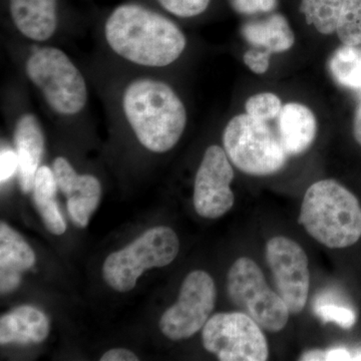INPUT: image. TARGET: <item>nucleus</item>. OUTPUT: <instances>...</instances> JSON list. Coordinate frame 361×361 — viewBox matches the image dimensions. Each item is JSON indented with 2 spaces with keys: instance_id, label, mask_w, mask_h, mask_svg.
<instances>
[{
  "instance_id": "f257e3e1",
  "label": "nucleus",
  "mask_w": 361,
  "mask_h": 361,
  "mask_svg": "<svg viewBox=\"0 0 361 361\" xmlns=\"http://www.w3.org/2000/svg\"><path fill=\"white\" fill-rule=\"evenodd\" d=\"M104 37L116 54L151 68L174 63L187 44L186 37L175 23L134 4L116 7L106 21Z\"/></svg>"
},
{
  "instance_id": "f03ea898",
  "label": "nucleus",
  "mask_w": 361,
  "mask_h": 361,
  "mask_svg": "<svg viewBox=\"0 0 361 361\" xmlns=\"http://www.w3.org/2000/svg\"><path fill=\"white\" fill-rule=\"evenodd\" d=\"M123 109L135 137L154 153L174 148L186 128L184 104L175 90L161 80H133L123 92Z\"/></svg>"
},
{
  "instance_id": "7ed1b4c3",
  "label": "nucleus",
  "mask_w": 361,
  "mask_h": 361,
  "mask_svg": "<svg viewBox=\"0 0 361 361\" xmlns=\"http://www.w3.org/2000/svg\"><path fill=\"white\" fill-rule=\"evenodd\" d=\"M299 223L329 248L355 245L361 237L360 201L336 180H318L304 195Z\"/></svg>"
},
{
  "instance_id": "20e7f679",
  "label": "nucleus",
  "mask_w": 361,
  "mask_h": 361,
  "mask_svg": "<svg viewBox=\"0 0 361 361\" xmlns=\"http://www.w3.org/2000/svg\"><path fill=\"white\" fill-rule=\"evenodd\" d=\"M223 145L233 165L247 175L277 174L288 160L278 133L248 114L234 116L227 123Z\"/></svg>"
},
{
  "instance_id": "39448f33",
  "label": "nucleus",
  "mask_w": 361,
  "mask_h": 361,
  "mask_svg": "<svg viewBox=\"0 0 361 361\" xmlns=\"http://www.w3.org/2000/svg\"><path fill=\"white\" fill-rule=\"evenodd\" d=\"M26 75L59 115L73 116L85 108L87 84L71 59L56 47L37 49L26 61Z\"/></svg>"
},
{
  "instance_id": "423d86ee",
  "label": "nucleus",
  "mask_w": 361,
  "mask_h": 361,
  "mask_svg": "<svg viewBox=\"0 0 361 361\" xmlns=\"http://www.w3.org/2000/svg\"><path fill=\"white\" fill-rule=\"evenodd\" d=\"M179 250L174 230L165 226L152 228L130 245L108 256L103 265L104 280L116 291L132 290L145 271L170 264Z\"/></svg>"
},
{
  "instance_id": "0eeeda50",
  "label": "nucleus",
  "mask_w": 361,
  "mask_h": 361,
  "mask_svg": "<svg viewBox=\"0 0 361 361\" xmlns=\"http://www.w3.org/2000/svg\"><path fill=\"white\" fill-rule=\"evenodd\" d=\"M227 293L236 307L266 331L276 334L286 326L290 314L288 306L268 286L262 270L252 259L235 261L227 275Z\"/></svg>"
},
{
  "instance_id": "6e6552de",
  "label": "nucleus",
  "mask_w": 361,
  "mask_h": 361,
  "mask_svg": "<svg viewBox=\"0 0 361 361\" xmlns=\"http://www.w3.org/2000/svg\"><path fill=\"white\" fill-rule=\"evenodd\" d=\"M207 351L222 361H265L269 357L267 339L246 313L222 312L209 318L202 331Z\"/></svg>"
},
{
  "instance_id": "1a4fd4ad",
  "label": "nucleus",
  "mask_w": 361,
  "mask_h": 361,
  "mask_svg": "<svg viewBox=\"0 0 361 361\" xmlns=\"http://www.w3.org/2000/svg\"><path fill=\"white\" fill-rule=\"evenodd\" d=\"M215 301L212 277L205 271H193L185 278L177 302L161 316L159 322L161 331L171 341L190 338L208 322Z\"/></svg>"
},
{
  "instance_id": "9d476101",
  "label": "nucleus",
  "mask_w": 361,
  "mask_h": 361,
  "mask_svg": "<svg viewBox=\"0 0 361 361\" xmlns=\"http://www.w3.org/2000/svg\"><path fill=\"white\" fill-rule=\"evenodd\" d=\"M266 260L277 293L291 314H298L305 308L310 295V274L305 251L287 237H273L266 245Z\"/></svg>"
},
{
  "instance_id": "9b49d317",
  "label": "nucleus",
  "mask_w": 361,
  "mask_h": 361,
  "mask_svg": "<svg viewBox=\"0 0 361 361\" xmlns=\"http://www.w3.org/2000/svg\"><path fill=\"white\" fill-rule=\"evenodd\" d=\"M230 161L221 147L214 145L206 149L194 185L195 210L201 217L218 219L234 205V171Z\"/></svg>"
},
{
  "instance_id": "f8f14e48",
  "label": "nucleus",
  "mask_w": 361,
  "mask_h": 361,
  "mask_svg": "<svg viewBox=\"0 0 361 361\" xmlns=\"http://www.w3.org/2000/svg\"><path fill=\"white\" fill-rule=\"evenodd\" d=\"M59 191L66 197L68 214L73 224L87 227L90 216L101 200V183L92 175H78L70 161L59 157L52 165Z\"/></svg>"
},
{
  "instance_id": "ddd939ff",
  "label": "nucleus",
  "mask_w": 361,
  "mask_h": 361,
  "mask_svg": "<svg viewBox=\"0 0 361 361\" xmlns=\"http://www.w3.org/2000/svg\"><path fill=\"white\" fill-rule=\"evenodd\" d=\"M14 146L18 157V179L23 193L32 191L35 175L44 153V135L32 114L18 118L14 130Z\"/></svg>"
},
{
  "instance_id": "4468645a",
  "label": "nucleus",
  "mask_w": 361,
  "mask_h": 361,
  "mask_svg": "<svg viewBox=\"0 0 361 361\" xmlns=\"http://www.w3.org/2000/svg\"><path fill=\"white\" fill-rule=\"evenodd\" d=\"M56 0H9L14 25L35 42L51 39L58 27Z\"/></svg>"
},
{
  "instance_id": "2eb2a0df",
  "label": "nucleus",
  "mask_w": 361,
  "mask_h": 361,
  "mask_svg": "<svg viewBox=\"0 0 361 361\" xmlns=\"http://www.w3.org/2000/svg\"><path fill=\"white\" fill-rule=\"evenodd\" d=\"M317 135L313 111L302 104L289 103L278 116V135L287 155L300 156L312 146Z\"/></svg>"
},
{
  "instance_id": "dca6fc26",
  "label": "nucleus",
  "mask_w": 361,
  "mask_h": 361,
  "mask_svg": "<svg viewBox=\"0 0 361 361\" xmlns=\"http://www.w3.org/2000/svg\"><path fill=\"white\" fill-rule=\"evenodd\" d=\"M35 263V252L18 232L0 224V290L13 291L20 283V273Z\"/></svg>"
},
{
  "instance_id": "f3484780",
  "label": "nucleus",
  "mask_w": 361,
  "mask_h": 361,
  "mask_svg": "<svg viewBox=\"0 0 361 361\" xmlns=\"http://www.w3.org/2000/svg\"><path fill=\"white\" fill-rule=\"evenodd\" d=\"M49 334V318L32 306H20L0 319V343H40Z\"/></svg>"
},
{
  "instance_id": "a211bd4d",
  "label": "nucleus",
  "mask_w": 361,
  "mask_h": 361,
  "mask_svg": "<svg viewBox=\"0 0 361 361\" xmlns=\"http://www.w3.org/2000/svg\"><path fill=\"white\" fill-rule=\"evenodd\" d=\"M241 32L247 42L270 54L289 51L295 42L288 21L279 13L265 20L248 21L242 26Z\"/></svg>"
},
{
  "instance_id": "6ab92c4d",
  "label": "nucleus",
  "mask_w": 361,
  "mask_h": 361,
  "mask_svg": "<svg viewBox=\"0 0 361 361\" xmlns=\"http://www.w3.org/2000/svg\"><path fill=\"white\" fill-rule=\"evenodd\" d=\"M58 190L54 171L47 166H40L32 188L35 207L49 231L54 235H63L66 224L56 201Z\"/></svg>"
},
{
  "instance_id": "aec40b11",
  "label": "nucleus",
  "mask_w": 361,
  "mask_h": 361,
  "mask_svg": "<svg viewBox=\"0 0 361 361\" xmlns=\"http://www.w3.org/2000/svg\"><path fill=\"white\" fill-rule=\"evenodd\" d=\"M332 78L341 87L361 90V44H342L332 54L329 63Z\"/></svg>"
},
{
  "instance_id": "412c9836",
  "label": "nucleus",
  "mask_w": 361,
  "mask_h": 361,
  "mask_svg": "<svg viewBox=\"0 0 361 361\" xmlns=\"http://www.w3.org/2000/svg\"><path fill=\"white\" fill-rule=\"evenodd\" d=\"M344 0H301L306 23L322 35L336 32Z\"/></svg>"
},
{
  "instance_id": "4be33fe9",
  "label": "nucleus",
  "mask_w": 361,
  "mask_h": 361,
  "mask_svg": "<svg viewBox=\"0 0 361 361\" xmlns=\"http://www.w3.org/2000/svg\"><path fill=\"white\" fill-rule=\"evenodd\" d=\"M336 33L343 44H361V0H344Z\"/></svg>"
},
{
  "instance_id": "5701e85b",
  "label": "nucleus",
  "mask_w": 361,
  "mask_h": 361,
  "mask_svg": "<svg viewBox=\"0 0 361 361\" xmlns=\"http://www.w3.org/2000/svg\"><path fill=\"white\" fill-rule=\"evenodd\" d=\"M281 99L272 92H261L249 97L245 104L246 114L254 118L268 122L279 116L282 110Z\"/></svg>"
},
{
  "instance_id": "b1692460",
  "label": "nucleus",
  "mask_w": 361,
  "mask_h": 361,
  "mask_svg": "<svg viewBox=\"0 0 361 361\" xmlns=\"http://www.w3.org/2000/svg\"><path fill=\"white\" fill-rule=\"evenodd\" d=\"M315 312L323 322H334L343 329H350L356 322L353 310L334 303L320 302L316 306Z\"/></svg>"
},
{
  "instance_id": "393cba45",
  "label": "nucleus",
  "mask_w": 361,
  "mask_h": 361,
  "mask_svg": "<svg viewBox=\"0 0 361 361\" xmlns=\"http://www.w3.org/2000/svg\"><path fill=\"white\" fill-rule=\"evenodd\" d=\"M169 13L180 18H193L208 8L211 0H158Z\"/></svg>"
},
{
  "instance_id": "a878e982",
  "label": "nucleus",
  "mask_w": 361,
  "mask_h": 361,
  "mask_svg": "<svg viewBox=\"0 0 361 361\" xmlns=\"http://www.w3.org/2000/svg\"><path fill=\"white\" fill-rule=\"evenodd\" d=\"M230 4L237 13L251 16L274 11L277 0H230Z\"/></svg>"
},
{
  "instance_id": "bb28decb",
  "label": "nucleus",
  "mask_w": 361,
  "mask_h": 361,
  "mask_svg": "<svg viewBox=\"0 0 361 361\" xmlns=\"http://www.w3.org/2000/svg\"><path fill=\"white\" fill-rule=\"evenodd\" d=\"M270 54V52L265 51V49H263V51L250 49V51L244 54V63L253 73H257V75H263L269 68Z\"/></svg>"
},
{
  "instance_id": "cd10ccee",
  "label": "nucleus",
  "mask_w": 361,
  "mask_h": 361,
  "mask_svg": "<svg viewBox=\"0 0 361 361\" xmlns=\"http://www.w3.org/2000/svg\"><path fill=\"white\" fill-rule=\"evenodd\" d=\"M18 172V157L16 151L2 149L0 155V180L1 184L8 182Z\"/></svg>"
},
{
  "instance_id": "c85d7f7f",
  "label": "nucleus",
  "mask_w": 361,
  "mask_h": 361,
  "mask_svg": "<svg viewBox=\"0 0 361 361\" xmlns=\"http://www.w3.org/2000/svg\"><path fill=\"white\" fill-rule=\"evenodd\" d=\"M102 361H137L139 358L132 351L123 348L111 349L101 357Z\"/></svg>"
},
{
  "instance_id": "c756f323",
  "label": "nucleus",
  "mask_w": 361,
  "mask_h": 361,
  "mask_svg": "<svg viewBox=\"0 0 361 361\" xmlns=\"http://www.w3.org/2000/svg\"><path fill=\"white\" fill-rule=\"evenodd\" d=\"M353 353L346 348H337L324 351V360H353Z\"/></svg>"
},
{
  "instance_id": "7c9ffc66",
  "label": "nucleus",
  "mask_w": 361,
  "mask_h": 361,
  "mask_svg": "<svg viewBox=\"0 0 361 361\" xmlns=\"http://www.w3.org/2000/svg\"><path fill=\"white\" fill-rule=\"evenodd\" d=\"M353 135L356 142L361 146V103L356 109L355 120H353Z\"/></svg>"
},
{
  "instance_id": "2f4dec72",
  "label": "nucleus",
  "mask_w": 361,
  "mask_h": 361,
  "mask_svg": "<svg viewBox=\"0 0 361 361\" xmlns=\"http://www.w3.org/2000/svg\"><path fill=\"white\" fill-rule=\"evenodd\" d=\"M301 360H324V350H311L301 356Z\"/></svg>"
},
{
  "instance_id": "473e14b6",
  "label": "nucleus",
  "mask_w": 361,
  "mask_h": 361,
  "mask_svg": "<svg viewBox=\"0 0 361 361\" xmlns=\"http://www.w3.org/2000/svg\"><path fill=\"white\" fill-rule=\"evenodd\" d=\"M353 360H361V353H356V355H353Z\"/></svg>"
},
{
  "instance_id": "72a5a7b5",
  "label": "nucleus",
  "mask_w": 361,
  "mask_h": 361,
  "mask_svg": "<svg viewBox=\"0 0 361 361\" xmlns=\"http://www.w3.org/2000/svg\"><path fill=\"white\" fill-rule=\"evenodd\" d=\"M360 92V97H361V90H360V92Z\"/></svg>"
}]
</instances>
